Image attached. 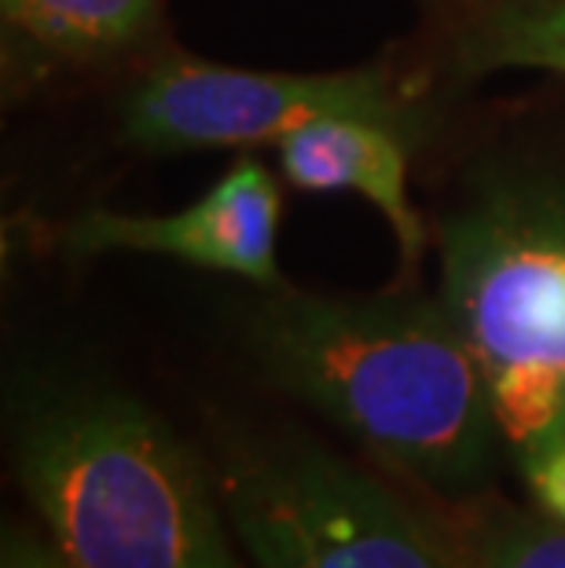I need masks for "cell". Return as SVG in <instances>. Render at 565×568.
Masks as SVG:
<instances>
[{
  "label": "cell",
  "mask_w": 565,
  "mask_h": 568,
  "mask_svg": "<svg viewBox=\"0 0 565 568\" xmlns=\"http://www.w3.org/2000/svg\"><path fill=\"white\" fill-rule=\"evenodd\" d=\"M272 385L382 463L444 491L485 477L503 437L488 382L441 301L264 290L243 320Z\"/></svg>",
  "instance_id": "cell-1"
},
{
  "label": "cell",
  "mask_w": 565,
  "mask_h": 568,
  "mask_svg": "<svg viewBox=\"0 0 565 568\" xmlns=\"http://www.w3.org/2000/svg\"><path fill=\"white\" fill-rule=\"evenodd\" d=\"M8 452L74 568H243L210 463L122 385L22 371L8 385Z\"/></svg>",
  "instance_id": "cell-2"
},
{
  "label": "cell",
  "mask_w": 565,
  "mask_h": 568,
  "mask_svg": "<svg viewBox=\"0 0 565 568\" xmlns=\"http://www.w3.org/2000/svg\"><path fill=\"white\" fill-rule=\"evenodd\" d=\"M441 305L522 455L565 437V199L507 191L444 224Z\"/></svg>",
  "instance_id": "cell-3"
},
{
  "label": "cell",
  "mask_w": 565,
  "mask_h": 568,
  "mask_svg": "<svg viewBox=\"0 0 565 568\" xmlns=\"http://www.w3.org/2000/svg\"><path fill=\"white\" fill-rule=\"evenodd\" d=\"M206 463L258 568H452L423 517L302 433L218 422Z\"/></svg>",
  "instance_id": "cell-4"
},
{
  "label": "cell",
  "mask_w": 565,
  "mask_h": 568,
  "mask_svg": "<svg viewBox=\"0 0 565 568\" xmlns=\"http://www.w3.org/2000/svg\"><path fill=\"white\" fill-rule=\"evenodd\" d=\"M327 114L371 118L407 129V89L390 67L339 74H264L165 59L140 81L125 106V136L148 151H206L283 140Z\"/></svg>",
  "instance_id": "cell-5"
},
{
  "label": "cell",
  "mask_w": 565,
  "mask_h": 568,
  "mask_svg": "<svg viewBox=\"0 0 565 568\" xmlns=\"http://www.w3.org/2000/svg\"><path fill=\"white\" fill-rule=\"evenodd\" d=\"M283 199L272 173L254 159H239L199 202L180 213H114L89 210L67 227L70 257L107 250L162 253L210 272H228L264 290H280V235Z\"/></svg>",
  "instance_id": "cell-6"
},
{
  "label": "cell",
  "mask_w": 565,
  "mask_h": 568,
  "mask_svg": "<svg viewBox=\"0 0 565 568\" xmlns=\"http://www.w3.org/2000/svg\"><path fill=\"white\" fill-rule=\"evenodd\" d=\"M283 176L302 191H356L386 216L404 268H415L426 227L407 199V140L401 129L371 118L327 114L280 140Z\"/></svg>",
  "instance_id": "cell-7"
},
{
  "label": "cell",
  "mask_w": 565,
  "mask_h": 568,
  "mask_svg": "<svg viewBox=\"0 0 565 568\" xmlns=\"http://www.w3.org/2000/svg\"><path fill=\"white\" fill-rule=\"evenodd\" d=\"M162 0H0L4 27L48 59H100L140 44Z\"/></svg>",
  "instance_id": "cell-8"
},
{
  "label": "cell",
  "mask_w": 565,
  "mask_h": 568,
  "mask_svg": "<svg viewBox=\"0 0 565 568\" xmlns=\"http://www.w3.org/2000/svg\"><path fill=\"white\" fill-rule=\"evenodd\" d=\"M452 67L463 78L496 70L565 74V0H492L455 33Z\"/></svg>",
  "instance_id": "cell-9"
},
{
  "label": "cell",
  "mask_w": 565,
  "mask_h": 568,
  "mask_svg": "<svg viewBox=\"0 0 565 568\" xmlns=\"http://www.w3.org/2000/svg\"><path fill=\"white\" fill-rule=\"evenodd\" d=\"M460 547L444 550L452 568H565V525L518 510H492L460 528Z\"/></svg>",
  "instance_id": "cell-10"
},
{
  "label": "cell",
  "mask_w": 565,
  "mask_h": 568,
  "mask_svg": "<svg viewBox=\"0 0 565 568\" xmlns=\"http://www.w3.org/2000/svg\"><path fill=\"white\" fill-rule=\"evenodd\" d=\"M525 477L536 503L565 525V437L525 455Z\"/></svg>",
  "instance_id": "cell-11"
},
{
  "label": "cell",
  "mask_w": 565,
  "mask_h": 568,
  "mask_svg": "<svg viewBox=\"0 0 565 568\" xmlns=\"http://www.w3.org/2000/svg\"><path fill=\"white\" fill-rule=\"evenodd\" d=\"M0 568H74L48 536L27 525H8L0 539Z\"/></svg>",
  "instance_id": "cell-12"
}]
</instances>
